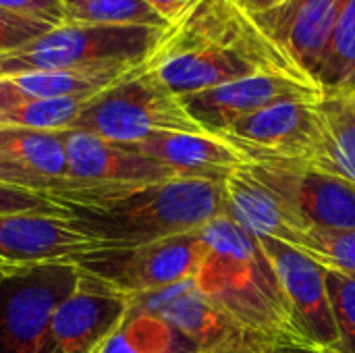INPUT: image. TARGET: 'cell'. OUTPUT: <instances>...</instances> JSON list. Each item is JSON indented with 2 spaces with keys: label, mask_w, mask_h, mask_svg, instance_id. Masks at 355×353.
Here are the masks:
<instances>
[{
  "label": "cell",
  "mask_w": 355,
  "mask_h": 353,
  "mask_svg": "<svg viewBox=\"0 0 355 353\" xmlns=\"http://www.w3.org/2000/svg\"><path fill=\"white\" fill-rule=\"evenodd\" d=\"M148 67L177 96L266 73L318 81L241 0H191L166 27Z\"/></svg>",
  "instance_id": "1"
},
{
  "label": "cell",
  "mask_w": 355,
  "mask_h": 353,
  "mask_svg": "<svg viewBox=\"0 0 355 353\" xmlns=\"http://www.w3.org/2000/svg\"><path fill=\"white\" fill-rule=\"evenodd\" d=\"M198 233L210 250L193 279L202 295L275 350L316 352L300 331L260 239L227 214H218Z\"/></svg>",
  "instance_id": "2"
},
{
  "label": "cell",
  "mask_w": 355,
  "mask_h": 353,
  "mask_svg": "<svg viewBox=\"0 0 355 353\" xmlns=\"http://www.w3.org/2000/svg\"><path fill=\"white\" fill-rule=\"evenodd\" d=\"M106 239L129 252L185 233L200 231L225 214L220 183L206 179H168L162 183L123 187L71 210Z\"/></svg>",
  "instance_id": "3"
},
{
  "label": "cell",
  "mask_w": 355,
  "mask_h": 353,
  "mask_svg": "<svg viewBox=\"0 0 355 353\" xmlns=\"http://www.w3.org/2000/svg\"><path fill=\"white\" fill-rule=\"evenodd\" d=\"M129 254L77 214L0 216V283L42 268L94 270Z\"/></svg>",
  "instance_id": "4"
},
{
  "label": "cell",
  "mask_w": 355,
  "mask_h": 353,
  "mask_svg": "<svg viewBox=\"0 0 355 353\" xmlns=\"http://www.w3.org/2000/svg\"><path fill=\"white\" fill-rule=\"evenodd\" d=\"M73 129L123 146L164 133H206L148 62L89 98Z\"/></svg>",
  "instance_id": "5"
},
{
  "label": "cell",
  "mask_w": 355,
  "mask_h": 353,
  "mask_svg": "<svg viewBox=\"0 0 355 353\" xmlns=\"http://www.w3.org/2000/svg\"><path fill=\"white\" fill-rule=\"evenodd\" d=\"M164 31L152 27L62 23L31 44L0 54V77L89 67H139L150 60Z\"/></svg>",
  "instance_id": "6"
},
{
  "label": "cell",
  "mask_w": 355,
  "mask_h": 353,
  "mask_svg": "<svg viewBox=\"0 0 355 353\" xmlns=\"http://www.w3.org/2000/svg\"><path fill=\"white\" fill-rule=\"evenodd\" d=\"M320 100H291L272 104L235 121L218 131L216 137L233 146L248 160V164H312L322 141V123L318 112Z\"/></svg>",
  "instance_id": "7"
},
{
  "label": "cell",
  "mask_w": 355,
  "mask_h": 353,
  "mask_svg": "<svg viewBox=\"0 0 355 353\" xmlns=\"http://www.w3.org/2000/svg\"><path fill=\"white\" fill-rule=\"evenodd\" d=\"M129 314H152L179 331L198 353H260L275 347L245 333L202 295L196 281L129 300Z\"/></svg>",
  "instance_id": "8"
},
{
  "label": "cell",
  "mask_w": 355,
  "mask_h": 353,
  "mask_svg": "<svg viewBox=\"0 0 355 353\" xmlns=\"http://www.w3.org/2000/svg\"><path fill=\"white\" fill-rule=\"evenodd\" d=\"M129 298L104 275L81 270L75 289L56 306L40 353H96L129 318Z\"/></svg>",
  "instance_id": "9"
},
{
  "label": "cell",
  "mask_w": 355,
  "mask_h": 353,
  "mask_svg": "<svg viewBox=\"0 0 355 353\" xmlns=\"http://www.w3.org/2000/svg\"><path fill=\"white\" fill-rule=\"evenodd\" d=\"M81 270L42 268L0 283V353H40L56 306Z\"/></svg>",
  "instance_id": "10"
},
{
  "label": "cell",
  "mask_w": 355,
  "mask_h": 353,
  "mask_svg": "<svg viewBox=\"0 0 355 353\" xmlns=\"http://www.w3.org/2000/svg\"><path fill=\"white\" fill-rule=\"evenodd\" d=\"M279 193L312 229L355 231V187L345 179L304 162L245 164Z\"/></svg>",
  "instance_id": "11"
},
{
  "label": "cell",
  "mask_w": 355,
  "mask_h": 353,
  "mask_svg": "<svg viewBox=\"0 0 355 353\" xmlns=\"http://www.w3.org/2000/svg\"><path fill=\"white\" fill-rule=\"evenodd\" d=\"M258 239L275 268L281 289L289 302L291 314L304 337L316 352H339L341 339L329 298L327 270L310 256L285 241L272 237Z\"/></svg>",
  "instance_id": "12"
},
{
  "label": "cell",
  "mask_w": 355,
  "mask_h": 353,
  "mask_svg": "<svg viewBox=\"0 0 355 353\" xmlns=\"http://www.w3.org/2000/svg\"><path fill=\"white\" fill-rule=\"evenodd\" d=\"M324 87L318 81L287 77V75H252L212 89L181 96L187 112L200 123V127L216 135L235 121L268 108L279 102L291 100H320Z\"/></svg>",
  "instance_id": "13"
},
{
  "label": "cell",
  "mask_w": 355,
  "mask_h": 353,
  "mask_svg": "<svg viewBox=\"0 0 355 353\" xmlns=\"http://www.w3.org/2000/svg\"><path fill=\"white\" fill-rule=\"evenodd\" d=\"M208 254V246L196 231L137 248L94 270L131 300L196 279Z\"/></svg>",
  "instance_id": "14"
},
{
  "label": "cell",
  "mask_w": 355,
  "mask_h": 353,
  "mask_svg": "<svg viewBox=\"0 0 355 353\" xmlns=\"http://www.w3.org/2000/svg\"><path fill=\"white\" fill-rule=\"evenodd\" d=\"M67 177L100 187H139L177 179L164 164L131 146L114 144L87 131H64Z\"/></svg>",
  "instance_id": "15"
},
{
  "label": "cell",
  "mask_w": 355,
  "mask_h": 353,
  "mask_svg": "<svg viewBox=\"0 0 355 353\" xmlns=\"http://www.w3.org/2000/svg\"><path fill=\"white\" fill-rule=\"evenodd\" d=\"M225 214L256 237L297 246L312 229L279 193L256 179L243 164L220 181Z\"/></svg>",
  "instance_id": "16"
},
{
  "label": "cell",
  "mask_w": 355,
  "mask_h": 353,
  "mask_svg": "<svg viewBox=\"0 0 355 353\" xmlns=\"http://www.w3.org/2000/svg\"><path fill=\"white\" fill-rule=\"evenodd\" d=\"M139 154L164 164L177 177L220 183L248 160L227 141L210 133H164L133 144Z\"/></svg>",
  "instance_id": "17"
},
{
  "label": "cell",
  "mask_w": 355,
  "mask_h": 353,
  "mask_svg": "<svg viewBox=\"0 0 355 353\" xmlns=\"http://www.w3.org/2000/svg\"><path fill=\"white\" fill-rule=\"evenodd\" d=\"M345 0H287L260 15L295 58L316 77V69Z\"/></svg>",
  "instance_id": "18"
},
{
  "label": "cell",
  "mask_w": 355,
  "mask_h": 353,
  "mask_svg": "<svg viewBox=\"0 0 355 353\" xmlns=\"http://www.w3.org/2000/svg\"><path fill=\"white\" fill-rule=\"evenodd\" d=\"M139 67H89L0 77V108L31 98H94Z\"/></svg>",
  "instance_id": "19"
},
{
  "label": "cell",
  "mask_w": 355,
  "mask_h": 353,
  "mask_svg": "<svg viewBox=\"0 0 355 353\" xmlns=\"http://www.w3.org/2000/svg\"><path fill=\"white\" fill-rule=\"evenodd\" d=\"M322 141L310 166L337 175L355 187V104L347 92H324L318 102Z\"/></svg>",
  "instance_id": "20"
},
{
  "label": "cell",
  "mask_w": 355,
  "mask_h": 353,
  "mask_svg": "<svg viewBox=\"0 0 355 353\" xmlns=\"http://www.w3.org/2000/svg\"><path fill=\"white\" fill-rule=\"evenodd\" d=\"M0 154L46 179L67 177L64 131L0 129Z\"/></svg>",
  "instance_id": "21"
},
{
  "label": "cell",
  "mask_w": 355,
  "mask_h": 353,
  "mask_svg": "<svg viewBox=\"0 0 355 353\" xmlns=\"http://www.w3.org/2000/svg\"><path fill=\"white\" fill-rule=\"evenodd\" d=\"M96 353H198L168 322L152 314H129Z\"/></svg>",
  "instance_id": "22"
},
{
  "label": "cell",
  "mask_w": 355,
  "mask_h": 353,
  "mask_svg": "<svg viewBox=\"0 0 355 353\" xmlns=\"http://www.w3.org/2000/svg\"><path fill=\"white\" fill-rule=\"evenodd\" d=\"M67 23L166 29L168 21L146 0H62Z\"/></svg>",
  "instance_id": "23"
},
{
  "label": "cell",
  "mask_w": 355,
  "mask_h": 353,
  "mask_svg": "<svg viewBox=\"0 0 355 353\" xmlns=\"http://www.w3.org/2000/svg\"><path fill=\"white\" fill-rule=\"evenodd\" d=\"M316 79L324 92H347L355 85V0H345L341 6Z\"/></svg>",
  "instance_id": "24"
},
{
  "label": "cell",
  "mask_w": 355,
  "mask_h": 353,
  "mask_svg": "<svg viewBox=\"0 0 355 353\" xmlns=\"http://www.w3.org/2000/svg\"><path fill=\"white\" fill-rule=\"evenodd\" d=\"M89 98H31L0 108V129L71 131Z\"/></svg>",
  "instance_id": "25"
},
{
  "label": "cell",
  "mask_w": 355,
  "mask_h": 353,
  "mask_svg": "<svg viewBox=\"0 0 355 353\" xmlns=\"http://www.w3.org/2000/svg\"><path fill=\"white\" fill-rule=\"evenodd\" d=\"M295 248L318 262L324 270L355 279V231L310 229Z\"/></svg>",
  "instance_id": "26"
},
{
  "label": "cell",
  "mask_w": 355,
  "mask_h": 353,
  "mask_svg": "<svg viewBox=\"0 0 355 353\" xmlns=\"http://www.w3.org/2000/svg\"><path fill=\"white\" fill-rule=\"evenodd\" d=\"M327 287L339 329V352L355 353V279L327 270Z\"/></svg>",
  "instance_id": "27"
},
{
  "label": "cell",
  "mask_w": 355,
  "mask_h": 353,
  "mask_svg": "<svg viewBox=\"0 0 355 353\" xmlns=\"http://www.w3.org/2000/svg\"><path fill=\"white\" fill-rule=\"evenodd\" d=\"M71 214L67 206L60 202L29 189L0 185V216L4 214Z\"/></svg>",
  "instance_id": "28"
},
{
  "label": "cell",
  "mask_w": 355,
  "mask_h": 353,
  "mask_svg": "<svg viewBox=\"0 0 355 353\" xmlns=\"http://www.w3.org/2000/svg\"><path fill=\"white\" fill-rule=\"evenodd\" d=\"M50 29H52V25H46V23L33 21V19H25V17H19L15 12L0 8V54L19 50Z\"/></svg>",
  "instance_id": "29"
},
{
  "label": "cell",
  "mask_w": 355,
  "mask_h": 353,
  "mask_svg": "<svg viewBox=\"0 0 355 353\" xmlns=\"http://www.w3.org/2000/svg\"><path fill=\"white\" fill-rule=\"evenodd\" d=\"M64 179H46L37 173H31L23 166H19L17 162L4 158L0 154V185H8V187H19V189H29V191H37L44 193L52 200L58 198V193L64 187ZM58 202V200H56Z\"/></svg>",
  "instance_id": "30"
},
{
  "label": "cell",
  "mask_w": 355,
  "mask_h": 353,
  "mask_svg": "<svg viewBox=\"0 0 355 353\" xmlns=\"http://www.w3.org/2000/svg\"><path fill=\"white\" fill-rule=\"evenodd\" d=\"M0 8L52 27L67 23L62 0H0Z\"/></svg>",
  "instance_id": "31"
},
{
  "label": "cell",
  "mask_w": 355,
  "mask_h": 353,
  "mask_svg": "<svg viewBox=\"0 0 355 353\" xmlns=\"http://www.w3.org/2000/svg\"><path fill=\"white\" fill-rule=\"evenodd\" d=\"M152 8H156L166 21L168 25L183 12V8L191 2V0H146Z\"/></svg>",
  "instance_id": "32"
},
{
  "label": "cell",
  "mask_w": 355,
  "mask_h": 353,
  "mask_svg": "<svg viewBox=\"0 0 355 353\" xmlns=\"http://www.w3.org/2000/svg\"><path fill=\"white\" fill-rule=\"evenodd\" d=\"M248 8H252L254 12L258 15H264V12H270L279 6H283L287 0H241Z\"/></svg>",
  "instance_id": "33"
},
{
  "label": "cell",
  "mask_w": 355,
  "mask_h": 353,
  "mask_svg": "<svg viewBox=\"0 0 355 353\" xmlns=\"http://www.w3.org/2000/svg\"><path fill=\"white\" fill-rule=\"evenodd\" d=\"M260 353H314V352H289V350H272V352H260Z\"/></svg>",
  "instance_id": "34"
},
{
  "label": "cell",
  "mask_w": 355,
  "mask_h": 353,
  "mask_svg": "<svg viewBox=\"0 0 355 353\" xmlns=\"http://www.w3.org/2000/svg\"><path fill=\"white\" fill-rule=\"evenodd\" d=\"M347 94H349V98L354 100V104H355V85L352 87V89H347Z\"/></svg>",
  "instance_id": "35"
},
{
  "label": "cell",
  "mask_w": 355,
  "mask_h": 353,
  "mask_svg": "<svg viewBox=\"0 0 355 353\" xmlns=\"http://www.w3.org/2000/svg\"><path fill=\"white\" fill-rule=\"evenodd\" d=\"M314 353H341V352H337V350H322V352H314Z\"/></svg>",
  "instance_id": "36"
}]
</instances>
